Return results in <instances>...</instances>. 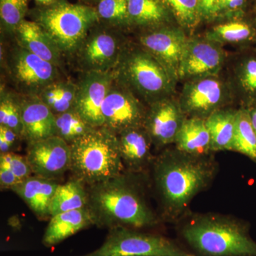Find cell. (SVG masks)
<instances>
[{"mask_svg": "<svg viewBox=\"0 0 256 256\" xmlns=\"http://www.w3.org/2000/svg\"><path fill=\"white\" fill-rule=\"evenodd\" d=\"M248 110L249 111L250 118H252V126L256 130V106L248 108Z\"/></svg>", "mask_w": 256, "mask_h": 256, "instance_id": "cell-40", "label": "cell"}, {"mask_svg": "<svg viewBox=\"0 0 256 256\" xmlns=\"http://www.w3.org/2000/svg\"><path fill=\"white\" fill-rule=\"evenodd\" d=\"M178 24L191 28L198 22L200 16L198 0H162Z\"/></svg>", "mask_w": 256, "mask_h": 256, "instance_id": "cell-31", "label": "cell"}, {"mask_svg": "<svg viewBox=\"0 0 256 256\" xmlns=\"http://www.w3.org/2000/svg\"><path fill=\"white\" fill-rule=\"evenodd\" d=\"M0 137L4 138L12 148H14L18 141L22 139L12 130L2 126H0Z\"/></svg>", "mask_w": 256, "mask_h": 256, "instance_id": "cell-39", "label": "cell"}, {"mask_svg": "<svg viewBox=\"0 0 256 256\" xmlns=\"http://www.w3.org/2000/svg\"><path fill=\"white\" fill-rule=\"evenodd\" d=\"M24 140L28 144L56 136L55 114L36 95L20 98Z\"/></svg>", "mask_w": 256, "mask_h": 256, "instance_id": "cell-18", "label": "cell"}, {"mask_svg": "<svg viewBox=\"0 0 256 256\" xmlns=\"http://www.w3.org/2000/svg\"><path fill=\"white\" fill-rule=\"evenodd\" d=\"M218 45L206 38L188 40L178 78L190 80L216 76L224 60L223 52Z\"/></svg>", "mask_w": 256, "mask_h": 256, "instance_id": "cell-16", "label": "cell"}, {"mask_svg": "<svg viewBox=\"0 0 256 256\" xmlns=\"http://www.w3.org/2000/svg\"><path fill=\"white\" fill-rule=\"evenodd\" d=\"M10 68L15 82L30 95L38 96L58 76V66L18 45L12 54Z\"/></svg>", "mask_w": 256, "mask_h": 256, "instance_id": "cell-11", "label": "cell"}, {"mask_svg": "<svg viewBox=\"0 0 256 256\" xmlns=\"http://www.w3.org/2000/svg\"><path fill=\"white\" fill-rule=\"evenodd\" d=\"M100 20L95 8L54 2L37 15L36 22L47 32L62 54L76 53L90 30Z\"/></svg>", "mask_w": 256, "mask_h": 256, "instance_id": "cell-6", "label": "cell"}, {"mask_svg": "<svg viewBox=\"0 0 256 256\" xmlns=\"http://www.w3.org/2000/svg\"><path fill=\"white\" fill-rule=\"evenodd\" d=\"M239 87L246 101L244 108L256 106V56L249 55L242 60L237 70Z\"/></svg>", "mask_w": 256, "mask_h": 256, "instance_id": "cell-30", "label": "cell"}, {"mask_svg": "<svg viewBox=\"0 0 256 256\" xmlns=\"http://www.w3.org/2000/svg\"><path fill=\"white\" fill-rule=\"evenodd\" d=\"M70 170L74 178L92 186L124 172L117 134L94 128L70 144Z\"/></svg>", "mask_w": 256, "mask_h": 256, "instance_id": "cell-4", "label": "cell"}, {"mask_svg": "<svg viewBox=\"0 0 256 256\" xmlns=\"http://www.w3.org/2000/svg\"><path fill=\"white\" fill-rule=\"evenodd\" d=\"M112 73L116 82L140 96L149 105L168 97L174 85L164 66L144 48H124Z\"/></svg>", "mask_w": 256, "mask_h": 256, "instance_id": "cell-5", "label": "cell"}, {"mask_svg": "<svg viewBox=\"0 0 256 256\" xmlns=\"http://www.w3.org/2000/svg\"><path fill=\"white\" fill-rule=\"evenodd\" d=\"M146 110L130 90L114 80L102 104L104 127L116 134L130 128L144 127Z\"/></svg>", "mask_w": 256, "mask_h": 256, "instance_id": "cell-8", "label": "cell"}, {"mask_svg": "<svg viewBox=\"0 0 256 256\" xmlns=\"http://www.w3.org/2000/svg\"><path fill=\"white\" fill-rule=\"evenodd\" d=\"M92 225L94 220L86 207L58 214L50 217L42 238V244L48 248L55 246L68 237Z\"/></svg>", "mask_w": 256, "mask_h": 256, "instance_id": "cell-21", "label": "cell"}, {"mask_svg": "<svg viewBox=\"0 0 256 256\" xmlns=\"http://www.w3.org/2000/svg\"><path fill=\"white\" fill-rule=\"evenodd\" d=\"M128 0H100L97 10L99 18L111 24L120 25L129 22Z\"/></svg>", "mask_w": 256, "mask_h": 256, "instance_id": "cell-33", "label": "cell"}, {"mask_svg": "<svg viewBox=\"0 0 256 256\" xmlns=\"http://www.w3.org/2000/svg\"><path fill=\"white\" fill-rule=\"evenodd\" d=\"M220 0H198L201 18H210L218 16Z\"/></svg>", "mask_w": 256, "mask_h": 256, "instance_id": "cell-37", "label": "cell"}, {"mask_svg": "<svg viewBox=\"0 0 256 256\" xmlns=\"http://www.w3.org/2000/svg\"><path fill=\"white\" fill-rule=\"evenodd\" d=\"M28 0H0V18L5 30L14 32L24 20Z\"/></svg>", "mask_w": 256, "mask_h": 256, "instance_id": "cell-32", "label": "cell"}, {"mask_svg": "<svg viewBox=\"0 0 256 256\" xmlns=\"http://www.w3.org/2000/svg\"><path fill=\"white\" fill-rule=\"evenodd\" d=\"M124 50L118 35L100 28L89 32L76 54L85 72H110L118 64Z\"/></svg>", "mask_w": 256, "mask_h": 256, "instance_id": "cell-9", "label": "cell"}, {"mask_svg": "<svg viewBox=\"0 0 256 256\" xmlns=\"http://www.w3.org/2000/svg\"><path fill=\"white\" fill-rule=\"evenodd\" d=\"M0 126L10 128L24 140L20 98L4 89L0 97Z\"/></svg>", "mask_w": 256, "mask_h": 256, "instance_id": "cell-29", "label": "cell"}, {"mask_svg": "<svg viewBox=\"0 0 256 256\" xmlns=\"http://www.w3.org/2000/svg\"><path fill=\"white\" fill-rule=\"evenodd\" d=\"M0 166L11 170L20 182L32 176V169L26 156H18L12 152L0 154Z\"/></svg>", "mask_w": 256, "mask_h": 256, "instance_id": "cell-35", "label": "cell"}, {"mask_svg": "<svg viewBox=\"0 0 256 256\" xmlns=\"http://www.w3.org/2000/svg\"><path fill=\"white\" fill-rule=\"evenodd\" d=\"M186 118L178 101L166 97L150 105L144 128L153 146L160 149L174 143Z\"/></svg>", "mask_w": 256, "mask_h": 256, "instance_id": "cell-14", "label": "cell"}, {"mask_svg": "<svg viewBox=\"0 0 256 256\" xmlns=\"http://www.w3.org/2000/svg\"><path fill=\"white\" fill-rule=\"evenodd\" d=\"M36 1L37 2L41 3V4L48 5L53 3L54 2H55V0H36Z\"/></svg>", "mask_w": 256, "mask_h": 256, "instance_id": "cell-41", "label": "cell"}, {"mask_svg": "<svg viewBox=\"0 0 256 256\" xmlns=\"http://www.w3.org/2000/svg\"><path fill=\"white\" fill-rule=\"evenodd\" d=\"M152 165L162 216L169 222L185 218L192 200L210 186L218 172L212 154L193 156L176 148L164 150Z\"/></svg>", "mask_w": 256, "mask_h": 256, "instance_id": "cell-1", "label": "cell"}, {"mask_svg": "<svg viewBox=\"0 0 256 256\" xmlns=\"http://www.w3.org/2000/svg\"><path fill=\"white\" fill-rule=\"evenodd\" d=\"M26 158L34 176L58 180L70 170V146L57 136L28 144Z\"/></svg>", "mask_w": 256, "mask_h": 256, "instance_id": "cell-10", "label": "cell"}, {"mask_svg": "<svg viewBox=\"0 0 256 256\" xmlns=\"http://www.w3.org/2000/svg\"><path fill=\"white\" fill-rule=\"evenodd\" d=\"M80 256H196L162 236L137 229H110L99 248Z\"/></svg>", "mask_w": 256, "mask_h": 256, "instance_id": "cell-7", "label": "cell"}, {"mask_svg": "<svg viewBox=\"0 0 256 256\" xmlns=\"http://www.w3.org/2000/svg\"><path fill=\"white\" fill-rule=\"evenodd\" d=\"M236 111L220 108L205 119L210 132L212 153L232 151Z\"/></svg>", "mask_w": 256, "mask_h": 256, "instance_id": "cell-23", "label": "cell"}, {"mask_svg": "<svg viewBox=\"0 0 256 256\" xmlns=\"http://www.w3.org/2000/svg\"><path fill=\"white\" fill-rule=\"evenodd\" d=\"M188 40L180 28H158L140 37L141 44L166 69L174 80L178 79L180 66Z\"/></svg>", "mask_w": 256, "mask_h": 256, "instance_id": "cell-15", "label": "cell"}, {"mask_svg": "<svg viewBox=\"0 0 256 256\" xmlns=\"http://www.w3.org/2000/svg\"><path fill=\"white\" fill-rule=\"evenodd\" d=\"M174 144L178 150L193 156L212 154L210 134L205 119L186 117Z\"/></svg>", "mask_w": 256, "mask_h": 256, "instance_id": "cell-22", "label": "cell"}, {"mask_svg": "<svg viewBox=\"0 0 256 256\" xmlns=\"http://www.w3.org/2000/svg\"><path fill=\"white\" fill-rule=\"evenodd\" d=\"M87 188L82 182L72 178L58 185L50 206V217L70 210H82L87 206Z\"/></svg>", "mask_w": 256, "mask_h": 256, "instance_id": "cell-24", "label": "cell"}, {"mask_svg": "<svg viewBox=\"0 0 256 256\" xmlns=\"http://www.w3.org/2000/svg\"><path fill=\"white\" fill-rule=\"evenodd\" d=\"M181 234L200 256H256V242L240 220L217 214H190Z\"/></svg>", "mask_w": 256, "mask_h": 256, "instance_id": "cell-3", "label": "cell"}, {"mask_svg": "<svg viewBox=\"0 0 256 256\" xmlns=\"http://www.w3.org/2000/svg\"><path fill=\"white\" fill-rule=\"evenodd\" d=\"M124 171L140 174L152 165L154 158L151 152L152 142L144 127L124 130L117 134Z\"/></svg>", "mask_w": 256, "mask_h": 256, "instance_id": "cell-17", "label": "cell"}, {"mask_svg": "<svg viewBox=\"0 0 256 256\" xmlns=\"http://www.w3.org/2000/svg\"><path fill=\"white\" fill-rule=\"evenodd\" d=\"M232 151L256 162V130L246 108L236 111Z\"/></svg>", "mask_w": 256, "mask_h": 256, "instance_id": "cell-27", "label": "cell"}, {"mask_svg": "<svg viewBox=\"0 0 256 256\" xmlns=\"http://www.w3.org/2000/svg\"><path fill=\"white\" fill-rule=\"evenodd\" d=\"M247 0H220L218 16H229L239 18L244 16Z\"/></svg>", "mask_w": 256, "mask_h": 256, "instance_id": "cell-36", "label": "cell"}, {"mask_svg": "<svg viewBox=\"0 0 256 256\" xmlns=\"http://www.w3.org/2000/svg\"><path fill=\"white\" fill-rule=\"evenodd\" d=\"M58 180L30 176L11 188L30 207L32 212L41 220L50 218V206Z\"/></svg>", "mask_w": 256, "mask_h": 256, "instance_id": "cell-19", "label": "cell"}, {"mask_svg": "<svg viewBox=\"0 0 256 256\" xmlns=\"http://www.w3.org/2000/svg\"><path fill=\"white\" fill-rule=\"evenodd\" d=\"M14 34L18 46L60 66L62 52L52 37L36 22L24 20Z\"/></svg>", "mask_w": 256, "mask_h": 256, "instance_id": "cell-20", "label": "cell"}, {"mask_svg": "<svg viewBox=\"0 0 256 256\" xmlns=\"http://www.w3.org/2000/svg\"><path fill=\"white\" fill-rule=\"evenodd\" d=\"M114 80L112 72H89L77 84L74 109L92 127L104 126L102 104Z\"/></svg>", "mask_w": 256, "mask_h": 256, "instance_id": "cell-13", "label": "cell"}, {"mask_svg": "<svg viewBox=\"0 0 256 256\" xmlns=\"http://www.w3.org/2000/svg\"><path fill=\"white\" fill-rule=\"evenodd\" d=\"M168 11L162 0H128L129 22L139 26H156L166 20Z\"/></svg>", "mask_w": 256, "mask_h": 256, "instance_id": "cell-26", "label": "cell"}, {"mask_svg": "<svg viewBox=\"0 0 256 256\" xmlns=\"http://www.w3.org/2000/svg\"><path fill=\"white\" fill-rule=\"evenodd\" d=\"M20 182L16 175L8 168L0 166V185L2 188H10Z\"/></svg>", "mask_w": 256, "mask_h": 256, "instance_id": "cell-38", "label": "cell"}, {"mask_svg": "<svg viewBox=\"0 0 256 256\" xmlns=\"http://www.w3.org/2000/svg\"><path fill=\"white\" fill-rule=\"evenodd\" d=\"M252 1H254V2L256 3V0H252Z\"/></svg>", "mask_w": 256, "mask_h": 256, "instance_id": "cell-42", "label": "cell"}, {"mask_svg": "<svg viewBox=\"0 0 256 256\" xmlns=\"http://www.w3.org/2000/svg\"><path fill=\"white\" fill-rule=\"evenodd\" d=\"M56 136L69 146L94 129L75 109L55 114Z\"/></svg>", "mask_w": 256, "mask_h": 256, "instance_id": "cell-28", "label": "cell"}, {"mask_svg": "<svg viewBox=\"0 0 256 256\" xmlns=\"http://www.w3.org/2000/svg\"><path fill=\"white\" fill-rule=\"evenodd\" d=\"M225 90L216 76L193 79L185 84L178 104L186 117L206 119L223 106Z\"/></svg>", "mask_w": 256, "mask_h": 256, "instance_id": "cell-12", "label": "cell"}, {"mask_svg": "<svg viewBox=\"0 0 256 256\" xmlns=\"http://www.w3.org/2000/svg\"><path fill=\"white\" fill-rule=\"evenodd\" d=\"M134 174L124 172L88 186L86 208L94 225L110 229L150 228L160 223L146 201Z\"/></svg>", "mask_w": 256, "mask_h": 256, "instance_id": "cell-2", "label": "cell"}, {"mask_svg": "<svg viewBox=\"0 0 256 256\" xmlns=\"http://www.w3.org/2000/svg\"><path fill=\"white\" fill-rule=\"evenodd\" d=\"M205 38L216 44H247L256 42V26L239 18L217 25L206 34Z\"/></svg>", "mask_w": 256, "mask_h": 256, "instance_id": "cell-25", "label": "cell"}, {"mask_svg": "<svg viewBox=\"0 0 256 256\" xmlns=\"http://www.w3.org/2000/svg\"><path fill=\"white\" fill-rule=\"evenodd\" d=\"M58 100L52 108L54 114H62L74 108L76 97L77 85L70 82H58Z\"/></svg>", "mask_w": 256, "mask_h": 256, "instance_id": "cell-34", "label": "cell"}]
</instances>
